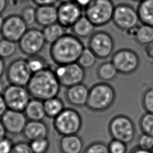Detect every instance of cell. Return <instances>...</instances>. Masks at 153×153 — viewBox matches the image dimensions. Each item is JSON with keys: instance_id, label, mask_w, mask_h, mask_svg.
<instances>
[{"instance_id": "cell-1", "label": "cell", "mask_w": 153, "mask_h": 153, "mask_svg": "<svg viewBox=\"0 0 153 153\" xmlns=\"http://www.w3.org/2000/svg\"><path fill=\"white\" fill-rule=\"evenodd\" d=\"M85 48L80 38L72 33H65L50 44L49 55L57 66L75 63Z\"/></svg>"}, {"instance_id": "cell-2", "label": "cell", "mask_w": 153, "mask_h": 153, "mask_svg": "<svg viewBox=\"0 0 153 153\" xmlns=\"http://www.w3.org/2000/svg\"><path fill=\"white\" fill-rule=\"evenodd\" d=\"M60 87L54 69L48 67L33 73L26 85L32 98L42 101L57 96Z\"/></svg>"}, {"instance_id": "cell-3", "label": "cell", "mask_w": 153, "mask_h": 153, "mask_svg": "<svg viewBox=\"0 0 153 153\" xmlns=\"http://www.w3.org/2000/svg\"><path fill=\"white\" fill-rule=\"evenodd\" d=\"M116 99L114 88L106 82L96 83L89 88L86 107L93 112H103L109 109Z\"/></svg>"}, {"instance_id": "cell-4", "label": "cell", "mask_w": 153, "mask_h": 153, "mask_svg": "<svg viewBox=\"0 0 153 153\" xmlns=\"http://www.w3.org/2000/svg\"><path fill=\"white\" fill-rule=\"evenodd\" d=\"M115 6L112 0H92L83 9V15L95 27H102L112 22Z\"/></svg>"}, {"instance_id": "cell-5", "label": "cell", "mask_w": 153, "mask_h": 153, "mask_svg": "<svg viewBox=\"0 0 153 153\" xmlns=\"http://www.w3.org/2000/svg\"><path fill=\"white\" fill-rule=\"evenodd\" d=\"M53 126L55 131L62 136L76 134L82 127V120L76 109L65 108L53 119Z\"/></svg>"}, {"instance_id": "cell-6", "label": "cell", "mask_w": 153, "mask_h": 153, "mask_svg": "<svg viewBox=\"0 0 153 153\" xmlns=\"http://www.w3.org/2000/svg\"><path fill=\"white\" fill-rule=\"evenodd\" d=\"M108 131L112 139L128 144L131 142L135 137L136 127L130 118L120 114L114 116L110 120Z\"/></svg>"}, {"instance_id": "cell-7", "label": "cell", "mask_w": 153, "mask_h": 153, "mask_svg": "<svg viewBox=\"0 0 153 153\" xmlns=\"http://www.w3.org/2000/svg\"><path fill=\"white\" fill-rule=\"evenodd\" d=\"M112 22L120 30L129 32L139 25L140 20L136 9L129 4L121 3L115 6Z\"/></svg>"}, {"instance_id": "cell-8", "label": "cell", "mask_w": 153, "mask_h": 153, "mask_svg": "<svg viewBox=\"0 0 153 153\" xmlns=\"http://www.w3.org/2000/svg\"><path fill=\"white\" fill-rule=\"evenodd\" d=\"M111 62L114 64L118 74L128 75L135 72L139 67L140 59L133 50L124 48L114 52Z\"/></svg>"}, {"instance_id": "cell-9", "label": "cell", "mask_w": 153, "mask_h": 153, "mask_svg": "<svg viewBox=\"0 0 153 153\" xmlns=\"http://www.w3.org/2000/svg\"><path fill=\"white\" fill-rule=\"evenodd\" d=\"M5 77L9 84L26 87L33 73L27 59L17 57L11 61L5 69Z\"/></svg>"}, {"instance_id": "cell-10", "label": "cell", "mask_w": 153, "mask_h": 153, "mask_svg": "<svg viewBox=\"0 0 153 153\" xmlns=\"http://www.w3.org/2000/svg\"><path fill=\"white\" fill-rule=\"evenodd\" d=\"M18 42V48L27 57L38 54L46 44L42 30L36 27L27 29Z\"/></svg>"}, {"instance_id": "cell-11", "label": "cell", "mask_w": 153, "mask_h": 153, "mask_svg": "<svg viewBox=\"0 0 153 153\" xmlns=\"http://www.w3.org/2000/svg\"><path fill=\"white\" fill-rule=\"evenodd\" d=\"M88 48L97 59H105L112 54L114 40L112 35L105 30H97L88 38Z\"/></svg>"}, {"instance_id": "cell-12", "label": "cell", "mask_w": 153, "mask_h": 153, "mask_svg": "<svg viewBox=\"0 0 153 153\" xmlns=\"http://www.w3.org/2000/svg\"><path fill=\"white\" fill-rule=\"evenodd\" d=\"M54 71L61 86L66 88L82 83L85 76V69L77 62L57 65Z\"/></svg>"}, {"instance_id": "cell-13", "label": "cell", "mask_w": 153, "mask_h": 153, "mask_svg": "<svg viewBox=\"0 0 153 153\" xmlns=\"http://www.w3.org/2000/svg\"><path fill=\"white\" fill-rule=\"evenodd\" d=\"M8 109L23 112L31 96L26 87L9 84L2 93Z\"/></svg>"}, {"instance_id": "cell-14", "label": "cell", "mask_w": 153, "mask_h": 153, "mask_svg": "<svg viewBox=\"0 0 153 153\" xmlns=\"http://www.w3.org/2000/svg\"><path fill=\"white\" fill-rule=\"evenodd\" d=\"M27 26L20 14H10L4 19L0 34L2 38L17 42L27 30Z\"/></svg>"}, {"instance_id": "cell-15", "label": "cell", "mask_w": 153, "mask_h": 153, "mask_svg": "<svg viewBox=\"0 0 153 153\" xmlns=\"http://www.w3.org/2000/svg\"><path fill=\"white\" fill-rule=\"evenodd\" d=\"M57 9V22L65 29L71 28L83 16V8L75 1L60 2Z\"/></svg>"}, {"instance_id": "cell-16", "label": "cell", "mask_w": 153, "mask_h": 153, "mask_svg": "<svg viewBox=\"0 0 153 153\" xmlns=\"http://www.w3.org/2000/svg\"><path fill=\"white\" fill-rule=\"evenodd\" d=\"M1 120L7 131L11 134L23 133L27 123V118L23 112L7 109Z\"/></svg>"}, {"instance_id": "cell-17", "label": "cell", "mask_w": 153, "mask_h": 153, "mask_svg": "<svg viewBox=\"0 0 153 153\" xmlns=\"http://www.w3.org/2000/svg\"><path fill=\"white\" fill-rule=\"evenodd\" d=\"M88 92L87 86L80 83L66 88L65 97L69 104L76 107H82L86 105Z\"/></svg>"}, {"instance_id": "cell-18", "label": "cell", "mask_w": 153, "mask_h": 153, "mask_svg": "<svg viewBox=\"0 0 153 153\" xmlns=\"http://www.w3.org/2000/svg\"><path fill=\"white\" fill-rule=\"evenodd\" d=\"M24 137L29 142L47 138L49 133L48 127L42 121H29L23 131Z\"/></svg>"}, {"instance_id": "cell-19", "label": "cell", "mask_w": 153, "mask_h": 153, "mask_svg": "<svg viewBox=\"0 0 153 153\" xmlns=\"http://www.w3.org/2000/svg\"><path fill=\"white\" fill-rule=\"evenodd\" d=\"M57 22V9L54 5L38 6L36 23L43 27Z\"/></svg>"}, {"instance_id": "cell-20", "label": "cell", "mask_w": 153, "mask_h": 153, "mask_svg": "<svg viewBox=\"0 0 153 153\" xmlns=\"http://www.w3.org/2000/svg\"><path fill=\"white\" fill-rule=\"evenodd\" d=\"M83 146V141L77 134L62 136L59 142L61 153H81Z\"/></svg>"}, {"instance_id": "cell-21", "label": "cell", "mask_w": 153, "mask_h": 153, "mask_svg": "<svg viewBox=\"0 0 153 153\" xmlns=\"http://www.w3.org/2000/svg\"><path fill=\"white\" fill-rule=\"evenodd\" d=\"M129 32L139 45L146 46L153 42V26H152L141 23Z\"/></svg>"}, {"instance_id": "cell-22", "label": "cell", "mask_w": 153, "mask_h": 153, "mask_svg": "<svg viewBox=\"0 0 153 153\" xmlns=\"http://www.w3.org/2000/svg\"><path fill=\"white\" fill-rule=\"evenodd\" d=\"M23 112L30 121H42L46 117L43 101L34 98L30 99Z\"/></svg>"}, {"instance_id": "cell-23", "label": "cell", "mask_w": 153, "mask_h": 153, "mask_svg": "<svg viewBox=\"0 0 153 153\" xmlns=\"http://www.w3.org/2000/svg\"><path fill=\"white\" fill-rule=\"evenodd\" d=\"M94 25L84 15L71 27L72 34L79 38H89L94 32Z\"/></svg>"}, {"instance_id": "cell-24", "label": "cell", "mask_w": 153, "mask_h": 153, "mask_svg": "<svg viewBox=\"0 0 153 153\" xmlns=\"http://www.w3.org/2000/svg\"><path fill=\"white\" fill-rule=\"evenodd\" d=\"M140 22L153 26V0H143L136 8Z\"/></svg>"}, {"instance_id": "cell-25", "label": "cell", "mask_w": 153, "mask_h": 153, "mask_svg": "<svg viewBox=\"0 0 153 153\" xmlns=\"http://www.w3.org/2000/svg\"><path fill=\"white\" fill-rule=\"evenodd\" d=\"M46 117L54 119L65 108L63 100L56 96L43 101Z\"/></svg>"}, {"instance_id": "cell-26", "label": "cell", "mask_w": 153, "mask_h": 153, "mask_svg": "<svg viewBox=\"0 0 153 153\" xmlns=\"http://www.w3.org/2000/svg\"><path fill=\"white\" fill-rule=\"evenodd\" d=\"M118 74L117 69L111 61L104 62L100 63L96 70L97 78L103 82L113 80Z\"/></svg>"}, {"instance_id": "cell-27", "label": "cell", "mask_w": 153, "mask_h": 153, "mask_svg": "<svg viewBox=\"0 0 153 153\" xmlns=\"http://www.w3.org/2000/svg\"><path fill=\"white\" fill-rule=\"evenodd\" d=\"M65 28L58 22L43 27L42 29L46 44H51L65 33Z\"/></svg>"}, {"instance_id": "cell-28", "label": "cell", "mask_w": 153, "mask_h": 153, "mask_svg": "<svg viewBox=\"0 0 153 153\" xmlns=\"http://www.w3.org/2000/svg\"><path fill=\"white\" fill-rule=\"evenodd\" d=\"M96 55L87 47L85 48L80 55L77 63L84 69L92 68L97 60Z\"/></svg>"}, {"instance_id": "cell-29", "label": "cell", "mask_w": 153, "mask_h": 153, "mask_svg": "<svg viewBox=\"0 0 153 153\" xmlns=\"http://www.w3.org/2000/svg\"><path fill=\"white\" fill-rule=\"evenodd\" d=\"M16 43L4 38H0V57L4 59L13 56L17 50Z\"/></svg>"}, {"instance_id": "cell-30", "label": "cell", "mask_w": 153, "mask_h": 153, "mask_svg": "<svg viewBox=\"0 0 153 153\" xmlns=\"http://www.w3.org/2000/svg\"><path fill=\"white\" fill-rule=\"evenodd\" d=\"M139 127L142 133L153 137V114L145 112L140 118Z\"/></svg>"}, {"instance_id": "cell-31", "label": "cell", "mask_w": 153, "mask_h": 153, "mask_svg": "<svg viewBox=\"0 0 153 153\" xmlns=\"http://www.w3.org/2000/svg\"><path fill=\"white\" fill-rule=\"evenodd\" d=\"M27 61L33 74L48 67L47 60L42 56L38 54L28 57Z\"/></svg>"}, {"instance_id": "cell-32", "label": "cell", "mask_w": 153, "mask_h": 153, "mask_svg": "<svg viewBox=\"0 0 153 153\" xmlns=\"http://www.w3.org/2000/svg\"><path fill=\"white\" fill-rule=\"evenodd\" d=\"M142 106L146 112L153 114V86L147 88L142 94Z\"/></svg>"}, {"instance_id": "cell-33", "label": "cell", "mask_w": 153, "mask_h": 153, "mask_svg": "<svg viewBox=\"0 0 153 153\" xmlns=\"http://www.w3.org/2000/svg\"><path fill=\"white\" fill-rule=\"evenodd\" d=\"M36 9L30 5H26L22 8L20 16L27 26H31L36 23Z\"/></svg>"}, {"instance_id": "cell-34", "label": "cell", "mask_w": 153, "mask_h": 153, "mask_svg": "<svg viewBox=\"0 0 153 153\" xmlns=\"http://www.w3.org/2000/svg\"><path fill=\"white\" fill-rule=\"evenodd\" d=\"M29 145L33 153H47L50 148L48 138L39 139L29 142Z\"/></svg>"}, {"instance_id": "cell-35", "label": "cell", "mask_w": 153, "mask_h": 153, "mask_svg": "<svg viewBox=\"0 0 153 153\" xmlns=\"http://www.w3.org/2000/svg\"><path fill=\"white\" fill-rule=\"evenodd\" d=\"M83 153H109L108 145L102 142H95L88 145Z\"/></svg>"}, {"instance_id": "cell-36", "label": "cell", "mask_w": 153, "mask_h": 153, "mask_svg": "<svg viewBox=\"0 0 153 153\" xmlns=\"http://www.w3.org/2000/svg\"><path fill=\"white\" fill-rule=\"evenodd\" d=\"M109 153H126L127 144L122 141L112 139L108 143Z\"/></svg>"}, {"instance_id": "cell-37", "label": "cell", "mask_w": 153, "mask_h": 153, "mask_svg": "<svg viewBox=\"0 0 153 153\" xmlns=\"http://www.w3.org/2000/svg\"><path fill=\"white\" fill-rule=\"evenodd\" d=\"M139 148L149 151L153 150V137L145 133L139 136L137 139V146Z\"/></svg>"}, {"instance_id": "cell-38", "label": "cell", "mask_w": 153, "mask_h": 153, "mask_svg": "<svg viewBox=\"0 0 153 153\" xmlns=\"http://www.w3.org/2000/svg\"><path fill=\"white\" fill-rule=\"evenodd\" d=\"M10 153H33L31 149L29 143L24 141H19L14 144L13 149Z\"/></svg>"}, {"instance_id": "cell-39", "label": "cell", "mask_w": 153, "mask_h": 153, "mask_svg": "<svg viewBox=\"0 0 153 153\" xmlns=\"http://www.w3.org/2000/svg\"><path fill=\"white\" fill-rule=\"evenodd\" d=\"M14 144L11 139L5 137L0 140V153H10Z\"/></svg>"}, {"instance_id": "cell-40", "label": "cell", "mask_w": 153, "mask_h": 153, "mask_svg": "<svg viewBox=\"0 0 153 153\" xmlns=\"http://www.w3.org/2000/svg\"><path fill=\"white\" fill-rule=\"evenodd\" d=\"M37 6L54 5L59 0H32Z\"/></svg>"}, {"instance_id": "cell-41", "label": "cell", "mask_w": 153, "mask_h": 153, "mask_svg": "<svg viewBox=\"0 0 153 153\" xmlns=\"http://www.w3.org/2000/svg\"><path fill=\"white\" fill-rule=\"evenodd\" d=\"M8 109L7 104L2 93H0V119Z\"/></svg>"}, {"instance_id": "cell-42", "label": "cell", "mask_w": 153, "mask_h": 153, "mask_svg": "<svg viewBox=\"0 0 153 153\" xmlns=\"http://www.w3.org/2000/svg\"><path fill=\"white\" fill-rule=\"evenodd\" d=\"M91 1L92 0H75L74 1L84 9L91 2Z\"/></svg>"}, {"instance_id": "cell-43", "label": "cell", "mask_w": 153, "mask_h": 153, "mask_svg": "<svg viewBox=\"0 0 153 153\" xmlns=\"http://www.w3.org/2000/svg\"><path fill=\"white\" fill-rule=\"evenodd\" d=\"M130 153H153V151L143 149L139 148L138 146H136L131 151Z\"/></svg>"}, {"instance_id": "cell-44", "label": "cell", "mask_w": 153, "mask_h": 153, "mask_svg": "<svg viewBox=\"0 0 153 153\" xmlns=\"http://www.w3.org/2000/svg\"><path fill=\"white\" fill-rule=\"evenodd\" d=\"M5 64L4 60L2 58L0 57V79L2 78V75L5 72Z\"/></svg>"}, {"instance_id": "cell-45", "label": "cell", "mask_w": 153, "mask_h": 153, "mask_svg": "<svg viewBox=\"0 0 153 153\" xmlns=\"http://www.w3.org/2000/svg\"><path fill=\"white\" fill-rule=\"evenodd\" d=\"M6 133L7 131L0 119V140L4 138L5 137H6Z\"/></svg>"}, {"instance_id": "cell-46", "label": "cell", "mask_w": 153, "mask_h": 153, "mask_svg": "<svg viewBox=\"0 0 153 153\" xmlns=\"http://www.w3.org/2000/svg\"><path fill=\"white\" fill-rule=\"evenodd\" d=\"M8 4V0H0V15L5 10Z\"/></svg>"}, {"instance_id": "cell-47", "label": "cell", "mask_w": 153, "mask_h": 153, "mask_svg": "<svg viewBox=\"0 0 153 153\" xmlns=\"http://www.w3.org/2000/svg\"><path fill=\"white\" fill-rule=\"evenodd\" d=\"M4 19L0 15V33L2 30V25H3V23H4Z\"/></svg>"}, {"instance_id": "cell-48", "label": "cell", "mask_w": 153, "mask_h": 153, "mask_svg": "<svg viewBox=\"0 0 153 153\" xmlns=\"http://www.w3.org/2000/svg\"><path fill=\"white\" fill-rule=\"evenodd\" d=\"M4 88H3V83L2 82V81L0 79V93H2L3 90H4Z\"/></svg>"}, {"instance_id": "cell-49", "label": "cell", "mask_w": 153, "mask_h": 153, "mask_svg": "<svg viewBox=\"0 0 153 153\" xmlns=\"http://www.w3.org/2000/svg\"><path fill=\"white\" fill-rule=\"evenodd\" d=\"M75 0H59L60 2H71V1H74Z\"/></svg>"}, {"instance_id": "cell-50", "label": "cell", "mask_w": 153, "mask_h": 153, "mask_svg": "<svg viewBox=\"0 0 153 153\" xmlns=\"http://www.w3.org/2000/svg\"><path fill=\"white\" fill-rule=\"evenodd\" d=\"M131 1H135V2H140V1H143V0H131Z\"/></svg>"}, {"instance_id": "cell-51", "label": "cell", "mask_w": 153, "mask_h": 153, "mask_svg": "<svg viewBox=\"0 0 153 153\" xmlns=\"http://www.w3.org/2000/svg\"><path fill=\"white\" fill-rule=\"evenodd\" d=\"M22 2H27V1H32V0H20Z\"/></svg>"}, {"instance_id": "cell-52", "label": "cell", "mask_w": 153, "mask_h": 153, "mask_svg": "<svg viewBox=\"0 0 153 153\" xmlns=\"http://www.w3.org/2000/svg\"><path fill=\"white\" fill-rule=\"evenodd\" d=\"M152 151H153V150H152Z\"/></svg>"}]
</instances>
